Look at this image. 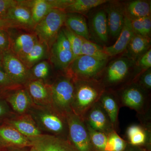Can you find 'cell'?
Returning <instances> with one entry per match:
<instances>
[{"label": "cell", "mask_w": 151, "mask_h": 151, "mask_svg": "<svg viewBox=\"0 0 151 151\" xmlns=\"http://www.w3.org/2000/svg\"><path fill=\"white\" fill-rule=\"evenodd\" d=\"M28 112L41 132H49L51 135L68 139V127L66 117L52 106L42 107L34 105Z\"/></svg>", "instance_id": "cell-1"}, {"label": "cell", "mask_w": 151, "mask_h": 151, "mask_svg": "<svg viewBox=\"0 0 151 151\" xmlns=\"http://www.w3.org/2000/svg\"><path fill=\"white\" fill-rule=\"evenodd\" d=\"M75 90L72 112L82 118L84 114L99 101L105 87L96 80H74Z\"/></svg>", "instance_id": "cell-2"}, {"label": "cell", "mask_w": 151, "mask_h": 151, "mask_svg": "<svg viewBox=\"0 0 151 151\" xmlns=\"http://www.w3.org/2000/svg\"><path fill=\"white\" fill-rule=\"evenodd\" d=\"M50 88L52 107L66 117L72 112L71 105L75 90L74 79L66 74L60 76L50 84Z\"/></svg>", "instance_id": "cell-3"}, {"label": "cell", "mask_w": 151, "mask_h": 151, "mask_svg": "<svg viewBox=\"0 0 151 151\" xmlns=\"http://www.w3.org/2000/svg\"><path fill=\"white\" fill-rule=\"evenodd\" d=\"M66 13L61 9L52 10L37 24L33 32L39 40L50 47L64 26Z\"/></svg>", "instance_id": "cell-4"}, {"label": "cell", "mask_w": 151, "mask_h": 151, "mask_svg": "<svg viewBox=\"0 0 151 151\" xmlns=\"http://www.w3.org/2000/svg\"><path fill=\"white\" fill-rule=\"evenodd\" d=\"M106 60H100L87 55H81L75 58L66 70V74L74 80H96Z\"/></svg>", "instance_id": "cell-5"}, {"label": "cell", "mask_w": 151, "mask_h": 151, "mask_svg": "<svg viewBox=\"0 0 151 151\" xmlns=\"http://www.w3.org/2000/svg\"><path fill=\"white\" fill-rule=\"evenodd\" d=\"M68 139L77 151H94L88 129L82 118L73 112L66 116Z\"/></svg>", "instance_id": "cell-6"}, {"label": "cell", "mask_w": 151, "mask_h": 151, "mask_svg": "<svg viewBox=\"0 0 151 151\" xmlns=\"http://www.w3.org/2000/svg\"><path fill=\"white\" fill-rule=\"evenodd\" d=\"M121 107H127L134 110L143 119L150 111V100L145 90L137 84H132L124 88L118 97Z\"/></svg>", "instance_id": "cell-7"}, {"label": "cell", "mask_w": 151, "mask_h": 151, "mask_svg": "<svg viewBox=\"0 0 151 151\" xmlns=\"http://www.w3.org/2000/svg\"><path fill=\"white\" fill-rule=\"evenodd\" d=\"M48 60L55 69L65 71L73 62L71 47L62 29L50 49Z\"/></svg>", "instance_id": "cell-8"}, {"label": "cell", "mask_w": 151, "mask_h": 151, "mask_svg": "<svg viewBox=\"0 0 151 151\" xmlns=\"http://www.w3.org/2000/svg\"><path fill=\"white\" fill-rule=\"evenodd\" d=\"M7 31L9 36L10 50L20 60L31 51L39 40L33 31L18 28H11Z\"/></svg>", "instance_id": "cell-9"}, {"label": "cell", "mask_w": 151, "mask_h": 151, "mask_svg": "<svg viewBox=\"0 0 151 151\" xmlns=\"http://www.w3.org/2000/svg\"><path fill=\"white\" fill-rule=\"evenodd\" d=\"M2 68L11 80L18 86L24 85L31 80L29 69L10 50L2 54Z\"/></svg>", "instance_id": "cell-10"}, {"label": "cell", "mask_w": 151, "mask_h": 151, "mask_svg": "<svg viewBox=\"0 0 151 151\" xmlns=\"http://www.w3.org/2000/svg\"><path fill=\"white\" fill-rule=\"evenodd\" d=\"M82 119L86 126L106 134L115 130L108 115L98 102L84 114Z\"/></svg>", "instance_id": "cell-11"}, {"label": "cell", "mask_w": 151, "mask_h": 151, "mask_svg": "<svg viewBox=\"0 0 151 151\" xmlns=\"http://www.w3.org/2000/svg\"><path fill=\"white\" fill-rule=\"evenodd\" d=\"M38 151H77L69 141L50 134L28 138Z\"/></svg>", "instance_id": "cell-12"}, {"label": "cell", "mask_w": 151, "mask_h": 151, "mask_svg": "<svg viewBox=\"0 0 151 151\" xmlns=\"http://www.w3.org/2000/svg\"><path fill=\"white\" fill-rule=\"evenodd\" d=\"M20 87L10 89L0 94L13 111L22 115L28 112L34 104L26 88Z\"/></svg>", "instance_id": "cell-13"}, {"label": "cell", "mask_w": 151, "mask_h": 151, "mask_svg": "<svg viewBox=\"0 0 151 151\" xmlns=\"http://www.w3.org/2000/svg\"><path fill=\"white\" fill-rule=\"evenodd\" d=\"M5 19L12 22L19 28L27 30L33 31L35 25L26 1H17L16 4L9 10Z\"/></svg>", "instance_id": "cell-14"}, {"label": "cell", "mask_w": 151, "mask_h": 151, "mask_svg": "<svg viewBox=\"0 0 151 151\" xmlns=\"http://www.w3.org/2000/svg\"><path fill=\"white\" fill-rule=\"evenodd\" d=\"M71 0H28L26 1L35 24H37L52 10L65 9Z\"/></svg>", "instance_id": "cell-15"}, {"label": "cell", "mask_w": 151, "mask_h": 151, "mask_svg": "<svg viewBox=\"0 0 151 151\" xmlns=\"http://www.w3.org/2000/svg\"><path fill=\"white\" fill-rule=\"evenodd\" d=\"M0 144L5 148H15L23 149L32 147L28 138L8 124L0 125Z\"/></svg>", "instance_id": "cell-16"}, {"label": "cell", "mask_w": 151, "mask_h": 151, "mask_svg": "<svg viewBox=\"0 0 151 151\" xmlns=\"http://www.w3.org/2000/svg\"><path fill=\"white\" fill-rule=\"evenodd\" d=\"M35 105L51 106L50 84L38 80H31L24 85Z\"/></svg>", "instance_id": "cell-17"}, {"label": "cell", "mask_w": 151, "mask_h": 151, "mask_svg": "<svg viewBox=\"0 0 151 151\" xmlns=\"http://www.w3.org/2000/svg\"><path fill=\"white\" fill-rule=\"evenodd\" d=\"M129 62L124 58L115 60L108 66L101 83L105 87L117 85L124 81L129 73Z\"/></svg>", "instance_id": "cell-18"}, {"label": "cell", "mask_w": 151, "mask_h": 151, "mask_svg": "<svg viewBox=\"0 0 151 151\" xmlns=\"http://www.w3.org/2000/svg\"><path fill=\"white\" fill-rule=\"evenodd\" d=\"M126 136L127 142L129 145L150 150L151 145L150 125L132 124L127 128Z\"/></svg>", "instance_id": "cell-19"}, {"label": "cell", "mask_w": 151, "mask_h": 151, "mask_svg": "<svg viewBox=\"0 0 151 151\" xmlns=\"http://www.w3.org/2000/svg\"><path fill=\"white\" fill-rule=\"evenodd\" d=\"M3 123L13 127L28 138L34 137L42 134L29 114H23L16 118H9Z\"/></svg>", "instance_id": "cell-20"}, {"label": "cell", "mask_w": 151, "mask_h": 151, "mask_svg": "<svg viewBox=\"0 0 151 151\" xmlns=\"http://www.w3.org/2000/svg\"><path fill=\"white\" fill-rule=\"evenodd\" d=\"M98 102L108 115L113 129L117 132L119 130L118 115L121 107L118 96L105 89Z\"/></svg>", "instance_id": "cell-21"}, {"label": "cell", "mask_w": 151, "mask_h": 151, "mask_svg": "<svg viewBox=\"0 0 151 151\" xmlns=\"http://www.w3.org/2000/svg\"><path fill=\"white\" fill-rule=\"evenodd\" d=\"M135 34L131 25V21L125 16L124 27L116 42L111 46L103 48L104 51L108 56H115L122 53L127 49Z\"/></svg>", "instance_id": "cell-22"}, {"label": "cell", "mask_w": 151, "mask_h": 151, "mask_svg": "<svg viewBox=\"0 0 151 151\" xmlns=\"http://www.w3.org/2000/svg\"><path fill=\"white\" fill-rule=\"evenodd\" d=\"M108 31L113 37H118L124 27L125 15L124 8L117 4H111L106 8Z\"/></svg>", "instance_id": "cell-23"}, {"label": "cell", "mask_w": 151, "mask_h": 151, "mask_svg": "<svg viewBox=\"0 0 151 151\" xmlns=\"http://www.w3.org/2000/svg\"><path fill=\"white\" fill-rule=\"evenodd\" d=\"M64 26L79 36L89 40V29L85 18L81 14L66 13Z\"/></svg>", "instance_id": "cell-24"}, {"label": "cell", "mask_w": 151, "mask_h": 151, "mask_svg": "<svg viewBox=\"0 0 151 151\" xmlns=\"http://www.w3.org/2000/svg\"><path fill=\"white\" fill-rule=\"evenodd\" d=\"M150 2L143 0L130 2L124 8L125 16L130 20L150 16Z\"/></svg>", "instance_id": "cell-25"}, {"label": "cell", "mask_w": 151, "mask_h": 151, "mask_svg": "<svg viewBox=\"0 0 151 151\" xmlns=\"http://www.w3.org/2000/svg\"><path fill=\"white\" fill-rule=\"evenodd\" d=\"M50 49L45 44L38 40L31 51L21 60L29 69L38 63L48 60Z\"/></svg>", "instance_id": "cell-26"}, {"label": "cell", "mask_w": 151, "mask_h": 151, "mask_svg": "<svg viewBox=\"0 0 151 151\" xmlns=\"http://www.w3.org/2000/svg\"><path fill=\"white\" fill-rule=\"evenodd\" d=\"M92 25L93 31L98 39L106 42L108 40V27L107 15L105 11H98L92 18Z\"/></svg>", "instance_id": "cell-27"}, {"label": "cell", "mask_w": 151, "mask_h": 151, "mask_svg": "<svg viewBox=\"0 0 151 151\" xmlns=\"http://www.w3.org/2000/svg\"><path fill=\"white\" fill-rule=\"evenodd\" d=\"M108 1L106 0H71L64 9L66 13L81 14Z\"/></svg>", "instance_id": "cell-28"}, {"label": "cell", "mask_w": 151, "mask_h": 151, "mask_svg": "<svg viewBox=\"0 0 151 151\" xmlns=\"http://www.w3.org/2000/svg\"><path fill=\"white\" fill-rule=\"evenodd\" d=\"M150 43V37L135 34L127 47L128 53L133 58H137L147 51Z\"/></svg>", "instance_id": "cell-29"}, {"label": "cell", "mask_w": 151, "mask_h": 151, "mask_svg": "<svg viewBox=\"0 0 151 151\" xmlns=\"http://www.w3.org/2000/svg\"><path fill=\"white\" fill-rule=\"evenodd\" d=\"M52 66L48 60L38 63L29 69L31 80H40L47 84L51 73Z\"/></svg>", "instance_id": "cell-30"}, {"label": "cell", "mask_w": 151, "mask_h": 151, "mask_svg": "<svg viewBox=\"0 0 151 151\" xmlns=\"http://www.w3.org/2000/svg\"><path fill=\"white\" fill-rule=\"evenodd\" d=\"M81 55H87L102 60H107L109 57L104 51V49L85 39H83Z\"/></svg>", "instance_id": "cell-31"}, {"label": "cell", "mask_w": 151, "mask_h": 151, "mask_svg": "<svg viewBox=\"0 0 151 151\" xmlns=\"http://www.w3.org/2000/svg\"><path fill=\"white\" fill-rule=\"evenodd\" d=\"M61 29L70 44L74 60L76 58L81 55V47L84 38L72 32L64 26Z\"/></svg>", "instance_id": "cell-32"}, {"label": "cell", "mask_w": 151, "mask_h": 151, "mask_svg": "<svg viewBox=\"0 0 151 151\" xmlns=\"http://www.w3.org/2000/svg\"><path fill=\"white\" fill-rule=\"evenodd\" d=\"M130 21L132 29L136 34L150 37L151 32V16Z\"/></svg>", "instance_id": "cell-33"}, {"label": "cell", "mask_w": 151, "mask_h": 151, "mask_svg": "<svg viewBox=\"0 0 151 151\" xmlns=\"http://www.w3.org/2000/svg\"><path fill=\"white\" fill-rule=\"evenodd\" d=\"M128 143L121 137L116 131H112L108 135L105 151H124Z\"/></svg>", "instance_id": "cell-34"}, {"label": "cell", "mask_w": 151, "mask_h": 151, "mask_svg": "<svg viewBox=\"0 0 151 151\" xmlns=\"http://www.w3.org/2000/svg\"><path fill=\"white\" fill-rule=\"evenodd\" d=\"M86 127L94 151H105L108 141V135L93 129L88 126H86Z\"/></svg>", "instance_id": "cell-35"}, {"label": "cell", "mask_w": 151, "mask_h": 151, "mask_svg": "<svg viewBox=\"0 0 151 151\" xmlns=\"http://www.w3.org/2000/svg\"><path fill=\"white\" fill-rule=\"evenodd\" d=\"M11 80L4 70L0 67V94L7 90L20 87Z\"/></svg>", "instance_id": "cell-36"}, {"label": "cell", "mask_w": 151, "mask_h": 151, "mask_svg": "<svg viewBox=\"0 0 151 151\" xmlns=\"http://www.w3.org/2000/svg\"><path fill=\"white\" fill-rule=\"evenodd\" d=\"M9 36L7 29H0V54L10 50Z\"/></svg>", "instance_id": "cell-37"}, {"label": "cell", "mask_w": 151, "mask_h": 151, "mask_svg": "<svg viewBox=\"0 0 151 151\" xmlns=\"http://www.w3.org/2000/svg\"><path fill=\"white\" fill-rule=\"evenodd\" d=\"M10 111L9 105L4 97L0 94V123H4L9 117Z\"/></svg>", "instance_id": "cell-38"}, {"label": "cell", "mask_w": 151, "mask_h": 151, "mask_svg": "<svg viewBox=\"0 0 151 151\" xmlns=\"http://www.w3.org/2000/svg\"><path fill=\"white\" fill-rule=\"evenodd\" d=\"M17 3L15 0H0V18L5 19L9 10Z\"/></svg>", "instance_id": "cell-39"}, {"label": "cell", "mask_w": 151, "mask_h": 151, "mask_svg": "<svg viewBox=\"0 0 151 151\" xmlns=\"http://www.w3.org/2000/svg\"><path fill=\"white\" fill-rule=\"evenodd\" d=\"M140 86L145 91L150 90L151 88V71L147 69L142 74L140 79Z\"/></svg>", "instance_id": "cell-40"}, {"label": "cell", "mask_w": 151, "mask_h": 151, "mask_svg": "<svg viewBox=\"0 0 151 151\" xmlns=\"http://www.w3.org/2000/svg\"><path fill=\"white\" fill-rule=\"evenodd\" d=\"M138 64L139 67L142 69H147L151 67V50H147L142 55L138 61Z\"/></svg>", "instance_id": "cell-41"}, {"label": "cell", "mask_w": 151, "mask_h": 151, "mask_svg": "<svg viewBox=\"0 0 151 151\" xmlns=\"http://www.w3.org/2000/svg\"><path fill=\"white\" fill-rule=\"evenodd\" d=\"M11 28H18L14 23L9 20L0 18V29H7Z\"/></svg>", "instance_id": "cell-42"}, {"label": "cell", "mask_w": 151, "mask_h": 151, "mask_svg": "<svg viewBox=\"0 0 151 151\" xmlns=\"http://www.w3.org/2000/svg\"><path fill=\"white\" fill-rule=\"evenodd\" d=\"M147 150H148L145 148L142 147H135V146L131 145L128 144L127 148L124 151H148Z\"/></svg>", "instance_id": "cell-43"}, {"label": "cell", "mask_w": 151, "mask_h": 151, "mask_svg": "<svg viewBox=\"0 0 151 151\" xmlns=\"http://www.w3.org/2000/svg\"><path fill=\"white\" fill-rule=\"evenodd\" d=\"M5 151H24L23 149L15 148H6Z\"/></svg>", "instance_id": "cell-44"}, {"label": "cell", "mask_w": 151, "mask_h": 151, "mask_svg": "<svg viewBox=\"0 0 151 151\" xmlns=\"http://www.w3.org/2000/svg\"><path fill=\"white\" fill-rule=\"evenodd\" d=\"M6 148H5L4 147H3V146L0 144V151H5Z\"/></svg>", "instance_id": "cell-45"}, {"label": "cell", "mask_w": 151, "mask_h": 151, "mask_svg": "<svg viewBox=\"0 0 151 151\" xmlns=\"http://www.w3.org/2000/svg\"><path fill=\"white\" fill-rule=\"evenodd\" d=\"M2 55L0 54V67H2Z\"/></svg>", "instance_id": "cell-46"}, {"label": "cell", "mask_w": 151, "mask_h": 151, "mask_svg": "<svg viewBox=\"0 0 151 151\" xmlns=\"http://www.w3.org/2000/svg\"><path fill=\"white\" fill-rule=\"evenodd\" d=\"M29 151H38L37 150H36L35 148L34 147H31V149L30 150H29Z\"/></svg>", "instance_id": "cell-47"}]
</instances>
